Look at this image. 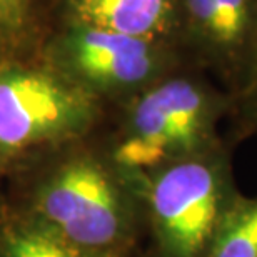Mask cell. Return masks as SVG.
Returning a JSON list of instances; mask_svg holds the SVG:
<instances>
[{"label": "cell", "mask_w": 257, "mask_h": 257, "mask_svg": "<svg viewBox=\"0 0 257 257\" xmlns=\"http://www.w3.org/2000/svg\"><path fill=\"white\" fill-rule=\"evenodd\" d=\"M17 4V0H0V14L12 12V7Z\"/></svg>", "instance_id": "cell-11"}, {"label": "cell", "mask_w": 257, "mask_h": 257, "mask_svg": "<svg viewBox=\"0 0 257 257\" xmlns=\"http://www.w3.org/2000/svg\"><path fill=\"white\" fill-rule=\"evenodd\" d=\"M74 64L87 82L104 90L139 94L166 77L156 42L99 29L77 40Z\"/></svg>", "instance_id": "cell-6"}, {"label": "cell", "mask_w": 257, "mask_h": 257, "mask_svg": "<svg viewBox=\"0 0 257 257\" xmlns=\"http://www.w3.org/2000/svg\"><path fill=\"white\" fill-rule=\"evenodd\" d=\"M237 192L227 141L147 174L142 202L152 257H204Z\"/></svg>", "instance_id": "cell-3"}, {"label": "cell", "mask_w": 257, "mask_h": 257, "mask_svg": "<svg viewBox=\"0 0 257 257\" xmlns=\"http://www.w3.org/2000/svg\"><path fill=\"white\" fill-rule=\"evenodd\" d=\"M80 14L92 29L156 42L167 34L176 0H82Z\"/></svg>", "instance_id": "cell-7"}, {"label": "cell", "mask_w": 257, "mask_h": 257, "mask_svg": "<svg viewBox=\"0 0 257 257\" xmlns=\"http://www.w3.org/2000/svg\"><path fill=\"white\" fill-rule=\"evenodd\" d=\"M0 257H112L89 252L50 232L30 215L15 217L0 229Z\"/></svg>", "instance_id": "cell-9"}, {"label": "cell", "mask_w": 257, "mask_h": 257, "mask_svg": "<svg viewBox=\"0 0 257 257\" xmlns=\"http://www.w3.org/2000/svg\"><path fill=\"white\" fill-rule=\"evenodd\" d=\"M204 257H257V197L234 195Z\"/></svg>", "instance_id": "cell-8"}, {"label": "cell", "mask_w": 257, "mask_h": 257, "mask_svg": "<svg viewBox=\"0 0 257 257\" xmlns=\"http://www.w3.org/2000/svg\"><path fill=\"white\" fill-rule=\"evenodd\" d=\"M229 119L232 120L235 139L257 136V82L234 100Z\"/></svg>", "instance_id": "cell-10"}, {"label": "cell", "mask_w": 257, "mask_h": 257, "mask_svg": "<svg viewBox=\"0 0 257 257\" xmlns=\"http://www.w3.org/2000/svg\"><path fill=\"white\" fill-rule=\"evenodd\" d=\"M205 65L232 102L257 82V0H181Z\"/></svg>", "instance_id": "cell-5"}, {"label": "cell", "mask_w": 257, "mask_h": 257, "mask_svg": "<svg viewBox=\"0 0 257 257\" xmlns=\"http://www.w3.org/2000/svg\"><path fill=\"white\" fill-rule=\"evenodd\" d=\"M232 104L227 92L197 77H162L134 97L110 161L142 187L156 169L222 142L217 125Z\"/></svg>", "instance_id": "cell-2"}, {"label": "cell", "mask_w": 257, "mask_h": 257, "mask_svg": "<svg viewBox=\"0 0 257 257\" xmlns=\"http://www.w3.org/2000/svg\"><path fill=\"white\" fill-rule=\"evenodd\" d=\"M27 215L75 247L128 257L144 220L142 187L110 157H72L40 181Z\"/></svg>", "instance_id": "cell-1"}, {"label": "cell", "mask_w": 257, "mask_h": 257, "mask_svg": "<svg viewBox=\"0 0 257 257\" xmlns=\"http://www.w3.org/2000/svg\"><path fill=\"white\" fill-rule=\"evenodd\" d=\"M90 102L52 75L32 70L0 74V151L17 152L84 127Z\"/></svg>", "instance_id": "cell-4"}]
</instances>
